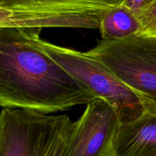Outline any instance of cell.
I'll return each mask as SVG.
<instances>
[{"instance_id":"277c9868","label":"cell","mask_w":156,"mask_h":156,"mask_svg":"<svg viewBox=\"0 0 156 156\" xmlns=\"http://www.w3.org/2000/svg\"><path fill=\"white\" fill-rule=\"evenodd\" d=\"M88 51L132 90L145 113L156 114V37L138 34L101 40Z\"/></svg>"},{"instance_id":"5b68a950","label":"cell","mask_w":156,"mask_h":156,"mask_svg":"<svg viewBox=\"0 0 156 156\" xmlns=\"http://www.w3.org/2000/svg\"><path fill=\"white\" fill-rule=\"evenodd\" d=\"M44 51L97 98L108 102L117 113L120 124L132 122L143 115L144 108L138 97L123 83L104 62L89 51L82 52L44 41Z\"/></svg>"},{"instance_id":"52a82bcc","label":"cell","mask_w":156,"mask_h":156,"mask_svg":"<svg viewBox=\"0 0 156 156\" xmlns=\"http://www.w3.org/2000/svg\"><path fill=\"white\" fill-rule=\"evenodd\" d=\"M111 156H156V114L144 113L133 121L120 124Z\"/></svg>"},{"instance_id":"3957f363","label":"cell","mask_w":156,"mask_h":156,"mask_svg":"<svg viewBox=\"0 0 156 156\" xmlns=\"http://www.w3.org/2000/svg\"><path fill=\"white\" fill-rule=\"evenodd\" d=\"M123 0H0V28L99 29L107 12Z\"/></svg>"},{"instance_id":"7a4b0ae2","label":"cell","mask_w":156,"mask_h":156,"mask_svg":"<svg viewBox=\"0 0 156 156\" xmlns=\"http://www.w3.org/2000/svg\"><path fill=\"white\" fill-rule=\"evenodd\" d=\"M73 123L66 115L2 108L0 156H62Z\"/></svg>"},{"instance_id":"9c48e42d","label":"cell","mask_w":156,"mask_h":156,"mask_svg":"<svg viewBox=\"0 0 156 156\" xmlns=\"http://www.w3.org/2000/svg\"><path fill=\"white\" fill-rule=\"evenodd\" d=\"M135 13L141 27L140 34L156 37V0Z\"/></svg>"},{"instance_id":"30bf717a","label":"cell","mask_w":156,"mask_h":156,"mask_svg":"<svg viewBox=\"0 0 156 156\" xmlns=\"http://www.w3.org/2000/svg\"><path fill=\"white\" fill-rule=\"evenodd\" d=\"M154 0H123V5L130 10L136 12Z\"/></svg>"},{"instance_id":"8992f818","label":"cell","mask_w":156,"mask_h":156,"mask_svg":"<svg viewBox=\"0 0 156 156\" xmlns=\"http://www.w3.org/2000/svg\"><path fill=\"white\" fill-rule=\"evenodd\" d=\"M120 122L112 106L101 98L86 105L73 129L62 156H111Z\"/></svg>"},{"instance_id":"6da1fadb","label":"cell","mask_w":156,"mask_h":156,"mask_svg":"<svg viewBox=\"0 0 156 156\" xmlns=\"http://www.w3.org/2000/svg\"><path fill=\"white\" fill-rule=\"evenodd\" d=\"M41 29L0 28V105L42 114L88 105L97 98L40 44Z\"/></svg>"},{"instance_id":"ba28073f","label":"cell","mask_w":156,"mask_h":156,"mask_svg":"<svg viewBox=\"0 0 156 156\" xmlns=\"http://www.w3.org/2000/svg\"><path fill=\"white\" fill-rule=\"evenodd\" d=\"M136 15L123 4L111 9L101 20L99 30L102 40H120L140 33Z\"/></svg>"}]
</instances>
